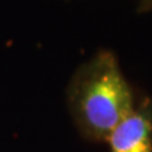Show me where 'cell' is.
<instances>
[{
  "label": "cell",
  "instance_id": "obj_3",
  "mask_svg": "<svg viewBox=\"0 0 152 152\" xmlns=\"http://www.w3.org/2000/svg\"><path fill=\"white\" fill-rule=\"evenodd\" d=\"M138 13H148L152 12V0H140L138 7H137Z\"/></svg>",
  "mask_w": 152,
  "mask_h": 152
},
{
  "label": "cell",
  "instance_id": "obj_1",
  "mask_svg": "<svg viewBox=\"0 0 152 152\" xmlns=\"http://www.w3.org/2000/svg\"><path fill=\"white\" fill-rule=\"evenodd\" d=\"M66 102L84 140L107 142L114 128L134 110L138 100L117 55L102 48L74 72L66 89Z\"/></svg>",
  "mask_w": 152,
  "mask_h": 152
},
{
  "label": "cell",
  "instance_id": "obj_2",
  "mask_svg": "<svg viewBox=\"0 0 152 152\" xmlns=\"http://www.w3.org/2000/svg\"><path fill=\"white\" fill-rule=\"evenodd\" d=\"M109 152H152V99L143 98L108 137Z\"/></svg>",
  "mask_w": 152,
  "mask_h": 152
}]
</instances>
